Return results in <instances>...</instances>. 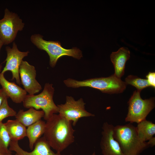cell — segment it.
<instances>
[{
    "mask_svg": "<svg viewBox=\"0 0 155 155\" xmlns=\"http://www.w3.org/2000/svg\"><path fill=\"white\" fill-rule=\"evenodd\" d=\"M72 122L54 114L46 121L43 137L51 147L61 153L74 142Z\"/></svg>",
    "mask_w": 155,
    "mask_h": 155,
    "instance_id": "1",
    "label": "cell"
},
{
    "mask_svg": "<svg viewBox=\"0 0 155 155\" xmlns=\"http://www.w3.org/2000/svg\"><path fill=\"white\" fill-rule=\"evenodd\" d=\"M113 136L125 155H140L150 146L139 138L136 127L130 123L114 127Z\"/></svg>",
    "mask_w": 155,
    "mask_h": 155,
    "instance_id": "2",
    "label": "cell"
},
{
    "mask_svg": "<svg viewBox=\"0 0 155 155\" xmlns=\"http://www.w3.org/2000/svg\"><path fill=\"white\" fill-rule=\"evenodd\" d=\"M63 82L68 87H89L110 94L122 93L126 89L127 86L125 82L114 74L107 77L92 78L82 81L69 78L64 80Z\"/></svg>",
    "mask_w": 155,
    "mask_h": 155,
    "instance_id": "3",
    "label": "cell"
},
{
    "mask_svg": "<svg viewBox=\"0 0 155 155\" xmlns=\"http://www.w3.org/2000/svg\"><path fill=\"white\" fill-rule=\"evenodd\" d=\"M39 34L32 35L30 38L32 43L38 49L45 51L49 57V65L54 67L58 60L61 57L67 56L80 59L82 57V51L76 47L67 49L62 46L58 41H46Z\"/></svg>",
    "mask_w": 155,
    "mask_h": 155,
    "instance_id": "4",
    "label": "cell"
},
{
    "mask_svg": "<svg viewBox=\"0 0 155 155\" xmlns=\"http://www.w3.org/2000/svg\"><path fill=\"white\" fill-rule=\"evenodd\" d=\"M53 85L46 83L41 92L36 95H27L22 102L25 108L33 107L38 110L41 109L44 113V119L46 121L54 114L58 113V107L53 100L55 89Z\"/></svg>",
    "mask_w": 155,
    "mask_h": 155,
    "instance_id": "5",
    "label": "cell"
},
{
    "mask_svg": "<svg viewBox=\"0 0 155 155\" xmlns=\"http://www.w3.org/2000/svg\"><path fill=\"white\" fill-rule=\"evenodd\" d=\"M140 92L135 91L129 100L128 112L125 119V122L137 123L146 119L149 113L154 108V98L143 99Z\"/></svg>",
    "mask_w": 155,
    "mask_h": 155,
    "instance_id": "6",
    "label": "cell"
},
{
    "mask_svg": "<svg viewBox=\"0 0 155 155\" xmlns=\"http://www.w3.org/2000/svg\"><path fill=\"white\" fill-rule=\"evenodd\" d=\"M24 25L17 14L6 8L3 17L0 20V38L4 45L13 42L18 32L22 30Z\"/></svg>",
    "mask_w": 155,
    "mask_h": 155,
    "instance_id": "7",
    "label": "cell"
},
{
    "mask_svg": "<svg viewBox=\"0 0 155 155\" xmlns=\"http://www.w3.org/2000/svg\"><path fill=\"white\" fill-rule=\"evenodd\" d=\"M86 103L82 98L75 100L71 96H66L64 104L57 105L59 115L66 119L72 122L75 126L79 119L84 117H94V114L87 111L85 108Z\"/></svg>",
    "mask_w": 155,
    "mask_h": 155,
    "instance_id": "8",
    "label": "cell"
},
{
    "mask_svg": "<svg viewBox=\"0 0 155 155\" xmlns=\"http://www.w3.org/2000/svg\"><path fill=\"white\" fill-rule=\"evenodd\" d=\"M5 49L7 54L5 60L6 64L1 73L4 74L7 71H11L12 74L11 80H15L17 84L20 85L19 67L23 59L28 55L29 52L20 51L14 42H13L11 48L7 46Z\"/></svg>",
    "mask_w": 155,
    "mask_h": 155,
    "instance_id": "9",
    "label": "cell"
},
{
    "mask_svg": "<svg viewBox=\"0 0 155 155\" xmlns=\"http://www.w3.org/2000/svg\"><path fill=\"white\" fill-rule=\"evenodd\" d=\"M21 83L29 94L34 95L42 89L41 85L36 79V71L34 66L23 60L19 69Z\"/></svg>",
    "mask_w": 155,
    "mask_h": 155,
    "instance_id": "10",
    "label": "cell"
},
{
    "mask_svg": "<svg viewBox=\"0 0 155 155\" xmlns=\"http://www.w3.org/2000/svg\"><path fill=\"white\" fill-rule=\"evenodd\" d=\"M114 127L107 122L103 124L100 144L103 155H125L113 136Z\"/></svg>",
    "mask_w": 155,
    "mask_h": 155,
    "instance_id": "11",
    "label": "cell"
},
{
    "mask_svg": "<svg viewBox=\"0 0 155 155\" xmlns=\"http://www.w3.org/2000/svg\"><path fill=\"white\" fill-rule=\"evenodd\" d=\"M34 148L30 152L26 151L19 146L18 141H11L9 145V150L16 152L15 155H62L61 153L54 152L51 147L43 136L36 141Z\"/></svg>",
    "mask_w": 155,
    "mask_h": 155,
    "instance_id": "12",
    "label": "cell"
},
{
    "mask_svg": "<svg viewBox=\"0 0 155 155\" xmlns=\"http://www.w3.org/2000/svg\"><path fill=\"white\" fill-rule=\"evenodd\" d=\"M0 84L2 88L14 102H23L27 95L26 90L13 82H9L5 78L4 74L0 73Z\"/></svg>",
    "mask_w": 155,
    "mask_h": 155,
    "instance_id": "13",
    "label": "cell"
},
{
    "mask_svg": "<svg viewBox=\"0 0 155 155\" xmlns=\"http://www.w3.org/2000/svg\"><path fill=\"white\" fill-rule=\"evenodd\" d=\"M130 57L129 51L124 47L111 54L110 57L115 69L114 74L117 77L121 78L124 75L126 63Z\"/></svg>",
    "mask_w": 155,
    "mask_h": 155,
    "instance_id": "14",
    "label": "cell"
},
{
    "mask_svg": "<svg viewBox=\"0 0 155 155\" xmlns=\"http://www.w3.org/2000/svg\"><path fill=\"white\" fill-rule=\"evenodd\" d=\"M44 113L42 110L39 111L30 107L26 111L20 109L15 117L16 119L26 127H28L43 117Z\"/></svg>",
    "mask_w": 155,
    "mask_h": 155,
    "instance_id": "15",
    "label": "cell"
},
{
    "mask_svg": "<svg viewBox=\"0 0 155 155\" xmlns=\"http://www.w3.org/2000/svg\"><path fill=\"white\" fill-rule=\"evenodd\" d=\"M4 124L11 141H18L26 137V127L16 119L8 120Z\"/></svg>",
    "mask_w": 155,
    "mask_h": 155,
    "instance_id": "16",
    "label": "cell"
},
{
    "mask_svg": "<svg viewBox=\"0 0 155 155\" xmlns=\"http://www.w3.org/2000/svg\"><path fill=\"white\" fill-rule=\"evenodd\" d=\"M46 122L41 119L28 127L26 129V137L28 138L29 147L31 150L34 149L36 141L44 134Z\"/></svg>",
    "mask_w": 155,
    "mask_h": 155,
    "instance_id": "17",
    "label": "cell"
},
{
    "mask_svg": "<svg viewBox=\"0 0 155 155\" xmlns=\"http://www.w3.org/2000/svg\"><path fill=\"white\" fill-rule=\"evenodd\" d=\"M136 128L138 137L143 142L148 141L155 134V124L146 119L137 123Z\"/></svg>",
    "mask_w": 155,
    "mask_h": 155,
    "instance_id": "18",
    "label": "cell"
},
{
    "mask_svg": "<svg viewBox=\"0 0 155 155\" xmlns=\"http://www.w3.org/2000/svg\"><path fill=\"white\" fill-rule=\"evenodd\" d=\"M11 138L6 129L4 123H0V153H11L9 150Z\"/></svg>",
    "mask_w": 155,
    "mask_h": 155,
    "instance_id": "19",
    "label": "cell"
},
{
    "mask_svg": "<svg viewBox=\"0 0 155 155\" xmlns=\"http://www.w3.org/2000/svg\"><path fill=\"white\" fill-rule=\"evenodd\" d=\"M125 80L127 85L130 84L135 87L140 92L144 88L150 86L147 79H142L136 76L129 75Z\"/></svg>",
    "mask_w": 155,
    "mask_h": 155,
    "instance_id": "20",
    "label": "cell"
},
{
    "mask_svg": "<svg viewBox=\"0 0 155 155\" xmlns=\"http://www.w3.org/2000/svg\"><path fill=\"white\" fill-rule=\"evenodd\" d=\"M7 98H5L0 106V123L5 118L15 116L17 112L8 104Z\"/></svg>",
    "mask_w": 155,
    "mask_h": 155,
    "instance_id": "21",
    "label": "cell"
},
{
    "mask_svg": "<svg viewBox=\"0 0 155 155\" xmlns=\"http://www.w3.org/2000/svg\"><path fill=\"white\" fill-rule=\"evenodd\" d=\"M147 80L151 87H155V73L149 72L146 75Z\"/></svg>",
    "mask_w": 155,
    "mask_h": 155,
    "instance_id": "22",
    "label": "cell"
},
{
    "mask_svg": "<svg viewBox=\"0 0 155 155\" xmlns=\"http://www.w3.org/2000/svg\"><path fill=\"white\" fill-rule=\"evenodd\" d=\"M9 98L7 95L2 88H0V106L2 104L4 99L6 98Z\"/></svg>",
    "mask_w": 155,
    "mask_h": 155,
    "instance_id": "23",
    "label": "cell"
},
{
    "mask_svg": "<svg viewBox=\"0 0 155 155\" xmlns=\"http://www.w3.org/2000/svg\"><path fill=\"white\" fill-rule=\"evenodd\" d=\"M148 143L150 146L153 147L155 145V137H153L148 141Z\"/></svg>",
    "mask_w": 155,
    "mask_h": 155,
    "instance_id": "24",
    "label": "cell"
},
{
    "mask_svg": "<svg viewBox=\"0 0 155 155\" xmlns=\"http://www.w3.org/2000/svg\"><path fill=\"white\" fill-rule=\"evenodd\" d=\"M4 45V43L0 38V51L2 46Z\"/></svg>",
    "mask_w": 155,
    "mask_h": 155,
    "instance_id": "25",
    "label": "cell"
},
{
    "mask_svg": "<svg viewBox=\"0 0 155 155\" xmlns=\"http://www.w3.org/2000/svg\"><path fill=\"white\" fill-rule=\"evenodd\" d=\"M0 155H13L12 152L9 153H0Z\"/></svg>",
    "mask_w": 155,
    "mask_h": 155,
    "instance_id": "26",
    "label": "cell"
},
{
    "mask_svg": "<svg viewBox=\"0 0 155 155\" xmlns=\"http://www.w3.org/2000/svg\"><path fill=\"white\" fill-rule=\"evenodd\" d=\"M2 65L0 64V73H1V71H2Z\"/></svg>",
    "mask_w": 155,
    "mask_h": 155,
    "instance_id": "27",
    "label": "cell"
},
{
    "mask_svg": "<svg viewBox=\"0 0 155 155\" xmlns=\"http://www.w3.org/2000/svg\"><path fill=\"white\" fill-rule=\"evenodd\" d=\"M91 155H96L95 152H94Z\"/></svg>",
    "mask_w": 155,
    "mask_h": 155,
    "instance_id": "28",
    "label": "cell"
},
{
    "mask_svg": "<svg viewBox=\"0 0 155 155\" xmlns=\"http://www.w3.org/2000/svg\"></svg>",
    "mask_w": 155,
    "mask_h": 155,
    "instance_id": "29",
    "label": "cell"
}]
</instances>
